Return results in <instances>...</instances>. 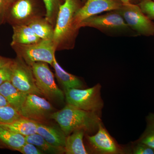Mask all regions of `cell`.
<instances>
[{
  "label": "cell",
  "mask_w": 154,
  "mask_h": 154,
  "mask_svg": "<svg viewBox=\"0 0 154 154\" xmlns=\"http://www.w3.org/2000/svg\"><path fill=\"white\" fill-rule=\"evenodd\" d=\"M49 118L57 122L66 137L77 130H84L88 133L95 132L102 123L97 112L86 111L69 104L51 113Z\"/></svg>",
  "instance_id": "6da1fadb"
},
{
  "label": "cell",
  "mask_w": 154,
  "mask_h": 154,
  "mask_svg": "<svg viewBox=\"0 0 154 154\" xmlns=\"http://www.w3.org/2000/svg\"><path fill=\"white\" fill-rule=\"evenodd\" d=\"M81 7L77 0H65L60 5L53 39L56 51L71 49L74 47L79 30L75 25V16Z\"/></svg>",
  "instance_id": "7a4b0ae2"
},
{
  "label": "cell",
  "mask_w": 154,
  "mask_h": 154,
  "mask_svg": "<svg viewBox=\"0 0 154 154\" xmlns=\"http://www.w3.org/2000/svg\"><path fill=\"white\" fill-rule=\"evenodd\" d=\"M91 27L96 28L109 36H137L131 29L124 19L116 11H110L103 15H95L83 21L79 28Z\"/></svg>",
  "instance_id": "3957f363"
},
{
  "label": "cell",
  "mask_w": 154,
  "mask_h": 154,
  "mask_svg": "<svg viewBox=\"0 0 154 154\" xmlns=\"http://www.w3.org/2000/svg\"><path fill=\"white\" fill-rule=\"evenodd\" d=\"M17 56L21 57L28 65L38 62L52 65L56 49L53 40L41 39L33 44L11 45Z\"/></svg>",
  "instance_id": "277c9868"
},
{
  "label": "cell",
  "mask_w": 154,
  "mask_h": 154,
  "mask_svg": "<svg viewBox=\"0 0 154 154\" xmlns=\"http://www.w3.org/2000/svg\"><path fill=\"white\" fill-rule=\"evenodd\" d=\"M102 86L98 84L87 89L71 88L64 91L67 103L77 108L99 113L104 106L101 95Z\"/></svg>",
  "instance_id": "5b68a950"
},
{
  "label": "cell",
  "mask_w": 154,
  "mask_h": 154,
  "mask_svg": "<svg viewBox=\"0 0 154 154\" xmlns=\"http://www.w3.org/2000/svg\"><path fill=\"white\" fill-rule=\"evenodd\" d=\"M120 14L131 30L137 35H154V22L142 11L137 5H122L115 11Z\"/></svg>",
  "instance_id": "8992f818"
},
{
  "label": "cell",
  "mask_w": 154,
  "mask_h": 154,
  "mask_svg": "<svg viewBox=\"0 0 154 154\" xmlns=\"http://www.w3.org/2000/svg\"><path fill=\"white\" fill-rule=\"evenodd\" d=\"M33 70L36 85L43 96L51 100L63 101L64 93L56 84L54 76L48 64L38 62L30 66Z\"/></svg>",
  "instance_id": "52a82bcc"
},
{
  "label": "cell",
  "mask_w": 154,
  "mask_h": 154,
  "mask_svg": "<svg viewBox=\"0 0 154 154\" xmlns=\"http://www.w3.org/2000/svg\"><path fill=\"white\" fill-rule=\"evenodd\" d=\"M11 82L18 90L25 94L43 96L36 85L31 67L18 56L13 60Z\"/></svg>",
  "instance_id": "ba28073f"
},
{
  "label": "cell",
  "mask_w": 154,
  "mask_h": 154,
  "mask_svg": "<svg viewBox=\"0 0 154 154\" xmlns=\"http://www.w3.org/2000/svg\"><path fill=\"white\" fill-rule=\"evenodd\" d=\"M52 105L47 100L36 94H28L19 113L22 117L38 122L50 118L53 113Z\"/></svg>",
  "instance_id": "9c48e42d"
},
{
  "label": "cell",
  "mask_w": 154,
  "mask_h": 154,
  "mask_svg": "<svg viewBox=\"0 0 154 154\" xmlns=\"http://www.w3.org/2000/svg\"><path fill=\"white\" fill-rule=\"evenodd\" d=\"M122 5V4L116 0H87L75 14V25L80 29L79 25L85 19L106 11L118 10Z\"/></svg>",
  "instance_id": "30bf717a"
},
{
  "label": "cell",
  "mask_w": 154,
  "mask_h": 154,
  "mask_svg": "<svg viewBox=\"0 0 154 154\" xmlns=\"http://www.w3.org/2000/svg\"><path fill=\"white\" fill-rule=\"evenodd\" d=\"M89 143L96 152L102 154L123 153L122 149L102 125H99L97 132L93 136H87Z\"/></svg>",
  "instance_id": "8fae6325"
},
{
  "label": "cell",
  "mask_w": 154,
  "mask_h": 154,
  "mask_svg": "<svg viewBox=\"0 0 154 154\" xmlns=\"http://www.w3.org/2000/svg\"><path fill=\"white\" fill-rule=\"evenodd\" d=\"M11 5L6 18L8 17L13 25H28L32 19L42 17L36 13L31 0H17Z\"/></svg>",
  "instance_id": "7c38bea8"
},
{
  "label": "cell",
  "mask_w": 154,
  "mask_h": 154,
  "mask_svg": "<svg viewBox=\"0 0 154 154\" xmlns=\"http://www.w3.org/2000/svg\"><path fill=\"white\" fill-rule=\"evenodd\" d=\"M0 94L5 98L10 106L19 112L28 95L18 90L10 81L0 86Z\"/></svg>",
  "instance_id": "4fadbf2b"
},
{
  "label": "cell",
  "mask_w": 154,
  "mask_h": 154,
  "mask_svg": "<svg viewBox=\"0 0 154 154\" xmlns=\"http://www.w3.org/2000/svg\"><path fill=\"white\" fill-rule=\"evenodd\" d=\"M37 133L52 145L65 147L66 136L61 129H57L37 122Z\"/></svg>",
  "instance_id": "5bb4252c"
},
{
  "label": "cell",
  "mask_w": 154,
  "mask_h": 154,
  "mask_svg": "<svg viewBox=\"0 0 154 154\" xmlns=\"http://www.w3.org/2000/svg\"><path fill=\"white\" fill-rule=\"evenodd\" d=\"M13 28L11 45L33 44L41 40L28 25H14Z\"/></svg>",
  "instance_id": "9a60e30c"
},
{
  "label": "cell",
  "mask_w": 154,
  "mask_h": 154,
  "mask_svg": "<svg viewBox=\"0 0 154 154\" xmlns=\"http://www.w3.org/2000/svg\"><path fill=\"white\" fill-rule=\"evenodd\" d=\"M25 142V136L0 125V148L18 151Z\"/></svg>",
  "instance_id": "2e32d148"
},
{
  "label": "cell",
  "mask_w": 154,
  "mask_h": 154,
  "mask_svg": "<svg viewBox=\"0 0 154 154\" xmlns=\"http://www.w3.org/2000/svg\"><path fill=\"white\" fill-rule=\"evenodd\" d=\"M51 66L55 71V76L63 87L64 90L71 88L81 89L83 87V83L81 80L74 75L69 73L61 67L54 58Z\"/></svg>",
  "instance_id": "e0dca14e"
},
{
  "label": "cell",
  "mask_w": 154,
  "mask_h": 154,
  "mask_svg": "<svg viewBox=\"0 0 154 154\" xmlns=\"http://www.w3.org/2000/svg\"><path fill=\"white\" fill-rule=\"evenodd\" d=\"M85 131L77 130L66 137L65 153L66 154H88L83 142Z\"/></svg>",
  "instance_id": "ac0fdd59"
},
{
  "label": "cell",
  "mask_w": 154,
  "mask_h": 154,
  "mask_svg": "<svg viewBox=\"0 0 154 154\" xmlns=\"http://www.w3.org/2000/svg\"><path fill=\"white\" fill-rule=\"evenodd\" d=\"M0 125L25 137L37 133V122L25 117Z\"/></svg>",
  "instance_id": "d6986e66"
},
{
  "label": "cell",
  "mask_w": 154,
  "mask_h": 154,
  "mask_svg": "<svg viewBox=\"0 0 154 154\" xmlns=\"http://www.w3.org/2000/svg\"><path fill=\"white\" fill-rule=\"evenodd\" d=\"M41 39L53 40L54 27L45 19L42 17H36L28 25Z\"/></svg>",
  "instance_id": "ffe728a7"
},
{
  "label": "cell",
  "mask_w": 154,
  "mask_h": 154,
  "mask_svg": "<svg viewBox=\"0 0 154 154\" xmlns=\"http://www.w3.org/2000/svg\"><path fill=\"white\" fill-rule=\"evenodd\" d=\"M27 142L33 144L44 153L61 154L65 153L64 148L52 145L38 133L25 136Z\"/></svg>",
  "instance_id": "44dd1931"
},
{
  "label": "cell",
  "mask_w": 154,
  "mask_h": 154,
  "mask_svg": "<svg viewBox=\"0 0 154 154\" xmlns=\"http://www.w3.org/2000/svg\"><path fill=\"white\" fill-rule=\"evenodd\" d=\"M146 129L137 142L145 144L154 149V113H149L146 116Z\"/></svg>",
  "instance_id": "7402d4cb"
},
{
  "label": "cell",
  "mask_w": 154,
  "mask_h": 154,
  "mask_svg": "<svg viewBox=\"0 0 154 154\" xmlns=\"http://www.w3.org/2000/svg\"><path fill=\"white\" fill-rule=\"evenodd\" d=\"M22 116L10 105L0 107V125L11 123Z\"/></svg>",
  "instance_id": "603a6c76"
},
{
  "label": "cell",
  "mask_w": 154,
  "mask_h": 154,
  "mask_svg": "<svg viewBox=\"0 0 154 154\" xmlns=\"http://www.w3.org/2000/svg\"><path fill=\"white\" fill-rule=\"evenodd\" d=\"M46 13L45 18L54 27L59 8L58 0H43Z\"/></svg>",
  "instance_id": "cb8c5ba5"
},
{
  "label": "cell",
  "mask_w": 154,
  "mask_h": 154,
  "mask_svg": "<svg viewBox=\"0 0 154 154\" xmlns=\"http://www.w3.org/2000/svg\"><path fill=\"white\" fill-rule=\"evenodd\" d=\"M137 5L144 14L151 20H154V1L142 0Z\"/></svg>",
  "instance_id": "d4e9b609"
},
{
  "label": "cell",
  "mask_w": 154,
  "mask_h": 154,
  "mask_svg": "<svg viewBox=\"0 0 154 154\" xmlns=\"http://www.w3.org/2000/svg\"><path fill=\"white\" fill-rule=\"evenodd\" d=\"M134 154H154V149L145 144L136 142L132 149Z\"/></svg>",
  "instance_id": "484cf974"
},
{
  "label": "cell",
  "mask_w": 154,
  "mask_h": 154,
  "mask_svg": "<svg viewBox=\"0 0 154 154\" xmlns=\"http://www.w3.org/2000/svg\"><path fill=\"white\" fill-rule=\"evenodd\" d=\"M0 68V86L8 81L11 82L12 74V63Z\"/></svg>",
  "instance_id": "4316f807"
},
{
  "label": "cell",
  "mask_w": 154,
  "mask_h": 154,
  "mask_svg": "<svg viewBox=\"0 0 154 154\" xmlns=\"http://www.w3.org/2000/svg\"><path fill=\"white\" fill-rule=\"evenodd\" d=\"M18 151L23 154H44L38 148L33 144L26 142L21 147Z\"/></svg>",
  "instance_id": "83f0119b"
},
{
  "label": "cell",
  "mask_w": 154,
  "mask_h": 154,
  "mask_svg": "<svg viewBox=\"0 0 154 154\" xmlns=\"http://www.w3.org/2000/svg\"><path fill=\"white\" fill-rule=\"evenodd\" d=\"M9 7L10 5L7 0H0V23H2L6 18Z\"/></svg>",
  "instance_id": "f1b7e54d"
},
{
  "label": "cell",
  "mask_w": 154,
  "mask_h": 154,
  "mask_svg": "<svg viewBox=\"0 0 154 154\" xmlns=\"http://www.w3.org/2000/svg\"><path fill=\"white\" fill-rule=\"evenodd\" d=\"M13 60L0 56V68L5 66L12 62Z\"/></svg>",
  "instance_id": "f546056e"
},
{
  "label": "cell",
  "mask_w": 154,
  "mask_h": 154,
  "mask_svg": "<svg viewBox=\"0 0 154 154\" xmlns=\"http://www.w3.org/2000/svg\"><path fill=\"white\" fill-rule=\"evenodd\" d=\"M9 105L8 102L7 101L5 98L0 94V107L1 106H8Z\"/></svg>",
  "instance_id": "4dcf8cb0"
},
{
  "label": "cell",
  "mask_w": 154,
  "mask_h": 154,
  "mask_svg": "<svg viewBox=\"0 0 154 154\" xmlns=\"http://www.w3.org/2000/svg\"><path fill=\"white\" fill-rule=\"evenodd\" d=\"M117 2L121 3L122 5H126L131 3V0H116Z\"/></svg>",
  "instance_id": "1f68e13d"
},
{
  "label": "cell",
  "mask_w": 154,
  "mask_h": 154,
  "mask_svg": "<svg viewBox=\"0 0 154 154\" xmlns=\"http://www.w3.org/2000/svg\"><path fill=\"white\" fill-rule=\"evenodd\" d=\"M7 2H8V3H9V5H10V6L11 5V4H13V3L15 1H17V0H7Z\"/></svg>",
  "instance_id": "d6a6232c"
},
{
  "label": "cell",
  "mask_w": 154,
  "mask_h": 154,
  "mask_svg": "<svg viewBox=\"0 0 154 154\" xmlns=\"http://www.w3.org/2000/svg\"><path fill=\"white\" fill-rule=\"evenodd\" d=\"M86 1H87V0H82V1L83 2H86Z\"/></svg>",
  "instance_id": "836d02e7"
},
{
  "label": "cell",
  "mask_w": 154,
  "mask_h": 154,
  "mask_svg": "<svg viewBox=\"0 0 154 154\" xmlns=\"http://www.w3.org/2000/svg\"><path fill=\"white\" fill-rule=\"evenodd\" d=\"M141 1H142V0H137V2H140ZM152 1H154V0H152Z\"/></svg>",
  "instance_id": "e575fe53"
}]
</instances>
